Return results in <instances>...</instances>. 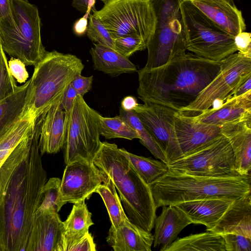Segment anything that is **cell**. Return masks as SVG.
Segmentation results:
<instances>
[{"instance_id":"17","label":"cell","mask_w":251,"mask_h":251,"mask_svg":"<svg viewBox=\"0 0 251 251\" xmlns=\"http://www.w3.org/2000/svg\"><path fill=\"white\" fill-rule=\"evenodd\" d=\"M60 101L52 105L36 121L39 127V147L41 155L57 153L63 148L67 113L61 108Z\"/></svg>"},{"instance_id":"49","label":"cell","mask_w":251,"mask_h":251,"mask_svg":"<svg viewBox=\"0 0 251 251\" xmlns=\"http://www.w3.org/2000/svg\"><path fill=\"white\" fill-rule=\"evenodd\" d=\"M201 0L212 1H214L215 2L224 4V5L234 6V5H232L230 4L226 0Z\"/></svg>"},{"instance_id":"27","label":"cell","mask_w":251,"mask_h":251,"mask_svg":"<svg viewBox=\"0 0 251 251\" xmlns=\"http://www.w3.org/2000/svg\"><path fill=\"white\" fill-rule=\"evenodd\" d=\"M226 251L224 240L210 231L191 234L174 241L164 251Z\"/></svg>"},{"instance_id":"3","label":"cell","mask_w":251,"mask_h":251,"mask_svg":"<svg viewBox=\"0 0 251 251\" xmlns=\"http://www.w3.org/2000/svg\"><path fill=\"white\" fill-rule=\"evenodd\" d=\"M93 162L113 182L129 221L151 232L154 227L156 210L151 189L117 145L101 142Z\"/></svg>"},{"instance_id":"41","label":"cell","mask_w":251,"mask_h":251,"mask_svg":"<svg viewBox=\"0 0 251 251\" xmlns=\"http://www.w3.org/2000/svg\"><path fill=\"white\" fill-rule=\"evenodd\" d=\"M93 75L84 76L81 74L77 75L71 82V84L75 90L78 96L83 97L92 88Z\"/></svg>"},{"instance_id":"23","label":"cell","mask_w":251,"mask_h":251,"mask_svg":"<svg viewBox=\"0 0 251 251\" xmlns=\"http://www.w3.org/2000/svg\"><path fill=\"white\" fill-rule=\"evenodd\" d=\"M192 3L210 21L227 33L235 37L246 29L241 11L235 5H227L212 1L192 0Z\"/></svg>"},{"instance_id":"11","label":"cell","mask_w":251,"mask_h":251,"mask_svg":"<svg viewBox=\"0 0 251 251\" xmlns=\"http://www.w3.org/2000/svg\"><path fill=\"white\" fill-rule=\"evenodd\" d=\"M168 168L190 175L216 177L240 176L228 139L222 135L168 164Z\"/></svg>"},{"instance_id":"39","label":"cell","mask_w":251,"mask_h":251,"mask_svg":"<svg viewBox=\"0 0 251 251\" xmlns=\"http://www.w3.org/2000/svg\"><path fill=\"white\" fill-rule=\"evenodd\" d=\"M9 72L20 83H25L29 76L25 65L19 59L12 57L8 62Z\"/></svg>"},{"instance_id":"7","label":"cell","mask_w":251,"mask_h":251,"mask_svg":"<svg viewBox=\"0 0 251 251\" xmlns=\"http://www.w3.org/2000/svg\"><path fill=\"white\" fill-rule=\"evenodd\" d=\"M186 50L214 61H221L237 50L234 37L226 32L190 0H179Z\"/></svg>"},{"instance_id":"31","label":"cell","mask_w":251,"mask_h":251,"mask_svg":"<svg viewBox=\"0 0 251 251\" xmlns=\"http://www.w3.org/2000/svg\"><path fill=\"white\" fill-rule=\"evenodd\" d=\"M129 160L135 171L148 185L166 173L169 168L164 162L131 153L124 148H119Z\"/></svg>"},{"instance_id":"34","label":"cell","mask_w":251,"mask_h":251,"mask_svg":"<svg viewBox=\"0 0 251 251\" xmlns=\"http://www.w3.org/2000/svg\"><path fill=\"white\" fill-rule=\"evenodd\" d=\"M61 179L51 177L46 182L42 189L40 205L36 211L51 210L58 212L66 203L61 199L60 188Z\"/></svg>"},{"instance_id":"1","label":"cell","mask_w":251,"mask_h":251,"mask_svg":"<svg viewBox=\"0 0 251 251\" xmlns=\"http://www.w3.org/2000/svg\"><path fill=\"white\" fill-rule=\"evenodd\" d=\"M35 125L0 167V251H26L47 181Z\"/></svg>"},{"instance_id":"28","label":"cell","mask_w":251,"mask_h":251,"mask_svg":"<svg viewBox=\"0 0 251 251\" xmlns=\"http://www.w3.org/2000/svg\"><path fill=\"white\" fill-rule=\"evenodd\" d=\"M35 123L26 113L0 136V167L17 146L33 130Z\"/></svg>"},{"instance_id":"29","label":"cell","mask_w":251,"mask_h":251,"mask_svg":"<svg viewBox=\"0 0 251 251\" xmlns=\"http://www.w3.org/2000/svg\"><path fill=\"white\" fill-rule=\"evenodd\" d=\"M30 80L0 100V136L20 117Z\"/></svg>"},{"instance_id":"12","label":"cell","mask_w":251,"mask_h":251,"mask_svg":"<svg viewBox=\"0 0 251 251\" xmlns=\"http://www.w3.org/2000/svg\"><path fill=\"white\" fill-rule=\"evenodd\" d=\"M251 75V58L234 53L221 61V69L214 78L201 92L196 100L177 111L181 115L197 116L211 108L215 100L225 102L236 88Z\"/></svg>"},{"instance_id":"21","label":"cell","mask_w":251,"mask_h":251,"mask_svg":"<svg viewBox=\"0 0 251 251\" xmlns=\"http://www.w3.org/2000/svg\"><path fill=\"white\" fill-rule=\"evenodd\" d=\"M162 207L161 214L154 221L153 242V247H161L160 251H164L182 229L193 223L187 214L176 205Z\"/></svg>"},{"instance_id":"52","label":"cell","mask_w":251,"mask_h":251,"mask_svg":"<svg viewBox=\"0 0 251 251\" xmlns=\"http://www.w3.org/2000/svg\"><path fill=\"white\" fill-rule=\"evenodd\" d=\"M147 0V1H148L150 2H152L153 1H154L155 0Z\"/></svg>"},{"instance_id":"38","label":"cell","mask_w":251,"mask_h":251,"mask_svg":"<svg viewBox=\"0 0 251 251\" xmlns=\"http://www.w3.org/2000/svg\"><path fill=\"white\" fill-rule=\"evenodd\" d=\"M221 235L224 240L226 251H251V237L234 233Z\"/></svg>"},{"instance_id":"47","label":"cell","mask_w":251,"mask_h":251,"mask_svg":"<svg viewBox=\"0 0 251 251\" xmlns=\"http://www.w3.org/2000/svg\"><path fill=\"white\" fill-rule=\"evenodd\" d=\"M136 99L132 96H126L123 99L121 102V108L129 111L133 110L138 105Z\"/></svg>"},{"instance_id":"13","label":"cell","mask_w":251,"mask_h":251,"mask_svg":"<svg viewBox=\"0 0 251 251\" xmlns=\"http://www.w3.org/2000/svg\"><path fill=\"white\" fill-rule=\"evenodd\" d=\"M133 110L158 143L169 163L183 156L175 129L177 111L148 101L138 103Z\"/></svg>"},{"instance_id":"9","label":"cell","mask_w":251,"mask_h":251,"mask_svg":"<svg viewBox=\"0 0 251 251\" xmlns=\"http://www.w3.org/2000/svg\"><path fill=\"white\" fill-rule=\"evenodd\" d=\"M93 15L114 39L134 36L147 43L153 33L156 17L152 3L145 0H108Z\"/></svg>"},{"instance_id":"19","label":"cell","mask_w":251,"mask_h":251,"mask_svg":"<svg viewBox=\"0 0 251 251\" xmlns=\"http://www.w3.org/2000/svg\"><path fill=\"white\" fill-rule=\"evenodd\" d=\"M192 117L199 122L217 126L251 119V90L227 99L218 109L210 108Z\"/></svg>"},{"instance_id":"37","label":"cell","mask_w":251,"mask_h":251,"mask_svg":"<svg viewBox=\"0 0 251 251\" xmlns=\"http://www.w3.org/2000/svg\"><path fill=\"white\" fill-rule=\"evenodd\" d=\"M17 86L9 72L8 61L2 48L0 50V100L14 92Z\"/></svg>"},{"instance_id":"36","label":"cell","mask_w":251,"mask_h":251,"mask_svg":"<svg viewBox=\"0 0 251 251\" xmlns=\"http://www.w3.org/2000/svg\"><path fill=\"white\" fill-rule=\"evenodd\" d=\"M115 50L124 56L128 58L137 51L147 48V43L141 37L126 36L114 39Z\"/></svg>"},{"instance_id":"43","label":"cell","mask_w":251,"mask_h":251,"mask_svg":"<svg viewBox=\"0 0 251 251\" xmlns=\"http://www.w3.org/2000/svg\"><path fill=\"white\" fill-rule=\"evenodd\" d=\"M78 96L77 92L70 83L60 101V106L61 109L66 113H68L72 108L75 99Z\"/></svg>"},{"instance_id":"14","label":"cell","mask_w":251,"mask_h":251,"mask_svg":"<svg viewBox=\"0 0 251 251\" xmlns=\"http://www.w3.org/2000/svg\"><path fill=\"white\" fill-rule=\"evenodd\" d=\"M108 179L93 161L79 158L66 164L61 180V200L75 203L89 199L97 188Z\"/></svg>"},{"instance_id":"32","label":"cell","mask_w":251,"mask_h":251,"mask_svg":"<svg viewBox=\"0 0 251 251\" xmlns=\"http://www.w3.org/2000/svg\"><path fill=\"white\" fill-rule=\"evenodd\" d=\"M120 115L137 132L140 143L157 159L168 165V160L162 149L151 134L146 128L133 110L126 111L120 109Z\"/></svg>"},{"instance_id":"50","label":"cell","mask_w":251,"mask_h":251,"mask_svg":"<svg viewBox=\"0 0 251 251\" xmlns=\"http://www.w3.org/2000/svg\"><path fill=\"white\" fill-rule=\"evenodd\" d=\"M227 2L232 5H235L234 0H226Z\"/></svg>"},{"instance_id":"8","label":"cell","mask_w":251,"mask_h":251,"mask_svg":"<svg viewBox=\"0 0 251 251\" xmlns=\"http://www.w3.org/2000/svg\"><path fill=\"white\" fill-rule=\"evenodd\" d=\"M151 3L156 22L147 44L145 69L162 66L184 54L187 50L179 0H155Z\"/></svg>"},{"instance_id":"10","label":"cell","mask_w":251,"mask_h":251,"mask_svg":"<svg viewBox=\"0 0 251 251\" xmlns=\"http://www.w3.org/2000/svg\"><path fill=\"white\" fill-rule=\"evenodd\" d=\"M99 115L87 104L83 97L77 96L72 108L67 113L63 148L66 164L79 158L93 161L101 144Z\"/></svg>"},{"instance_id":"20","label":"cell","mask_w":251,"mask_h":251,"mask_svg":"<svg viewBox=\"0 0 251 251\" xmlns=\"http://www.w3.org/2000/svg\"><path fill=\"white\" fill-rule=\"evenodd\" d=\"M209 231L220 235L234 233L251 237V192L234 200Z\"/></svg>"},{"instance_id":"42","label":"cell","mask_w":251,"mask_h":251,"mask_svg":"<svg viewBox=\"0 0 251 251\" xmlns=\"http://www.w3.org/2000/svg\"><path fill=\"white\" fill-rule=\"evenodd\" d=\"M96 251V246L93 237L89 232L78 240L69 250V251Z\"/></svg>"},{"instance_id":"18","label":"cell","mask_w":251,"mask_h":251,"mask_svg":"<svg viewBox=\"0 0 251 251\" xmlns=\"http://www.w3.org/2000/svg\"><path fill=\"white\" fill-rule=\"evenodd\" d=\"M221 131L232 147L237 172L241 176L251 175V119L222 125Z\"/></svg>"},{"instance_id":"51","label":"cell","mask_w":251,"mask_h":251,"mask_svg":"<svg viewBox=\"0 0 251 251\" xmlns=\"http://www.w3.org/2000/svg\"><path fill=\"white\" fill-rule=\"evenodd\" d=\"M2 48V45H1V39H0V50Z\"/></svg>"},{"instance_id":"6","label":"cell","mask_w":251,"mask_h":251,"mask_svg":"<svg viewBox=\"0 0 251 251\" xmlns=\"http://www.w3.org/2000/svg\"><path fill=\"white\" fill-rule=\"evenodd\" d=\"M14 25L0 18V37L5 52L25 65L35 66L45 55L37 6L28 0H10Z\"/></svg>"},{"instance_id":"48","label":"cell","mask_w":251,"mask_h":251,"mask_svg":"<svg viewBox=\"0 0 251 251\" xmlns=\"http://www.w3.org/2000/svg\"><path fill=\"white\" fill-rule=\"evenodd\" d=\"M89 0H73L72 6L80 12L85 13L88 9Z\"/></svg>"},{"instance_id":"46","label":"cell","mask_w":251,"mask_h":251,"mask_svg":"<svg viewBox=\"0 0 251 251\" xmlns=\"http://www.w3.org/2000/svg\"><path fill=\"white\" fill-rule=\"evenodd\" d=\"M251 90V75L240 83L234 91L231 97H238Z\"/></svg>"},{"instance_id":"30","label":"cell","mask_w":251,"mask_h":251,"mask_svg":"<svg viewBox=\"0 0 251 251\" xmlns=\"http://www.w3.org/2000/svg\"><path fill=\"white\" fill-rule=\"evenodd\" d=\"M95 193L99 194L102 199L109 216L111 227L117 228L129 220L110 177H108L105 182L100 184Z\"/></svg>"},{"instance_id":"2","label":"cell","mask_w":251,"mask_h":251,"mask_svg":"<svg viewBox=\"0 0 251 251\" xmlns=\"http://www.w3.org/2000/svg\"><path fill=\"white\" fill-rule=\"evenodd\" d=\"M221 61L186 53L164 65L138 71L137 94L144 102L162 105L176 111L187 106L214 78Z\"/></svg>"},{"instance_id":"45","label":"cell","mask_w":251,"mask_h":251,"mask_svg":"<svg viewBox=\"0 0 251 251\" xmlns=\"http://www.w3.org/2000/svg\"><path fill=\"white\" fill-rule=\"evenodd\" d=\"M0 18L8 24L14 25L10 0H0Z\"/></svg>"},{"instance_id":"53","label":"cell","mask_w":251,"mask_h":251,"mask_svg":"<svg viewBox=\"0 0 251 251\" xmlns=\"http://www.w3.org/2000/svg\"><path fill=\"white\" fill-rule=\"evenodd\" d=\"M101 0V1H102L103 2L105 3L107 1H108V0Z\"/></svg>"},{"instance_id":"22","label":"cell","mask_w":251,"mask_h":251,"mask_svg":"<svg viewBox=\"0 0 251 251\" xmlns=\"http://www.w3.org/2000/svg\"><path fill=\"white\" fill-rule=\"evenodd\" d=\"M236 199L210 198L182 202L176 205L184 211L193 222L201 224L210 230L218 223Z\"/></svg>"},{"instance_id":"35","label":"cell","mask_w":251,"mask_h":251,"mask_svg":"<svg viewBox=\"0 0 251 251\" xmlns=\"http://www.w3.org/2000/svg\"><path fill=\"white\" fill-rule=\"evenodd\" d=\"M87 35L96 44L115 49L114 39L100 21L93 14L89 16Z\"/></svg>"},{"instance_id":"44","label":"cell","mask_w":251,"mask_h":251,"mask_svg":"<svg viewBox=\"0 0 251 251\" xmlns=\"http://www.w3.org/2000/svg\"><path fill=\"white\" fill-rule=\"evenodd\" d=\"M94 4L92 3H89L88 6V9L87 11L85 12V15L83 17L79 19L75 23L74 25V31L78 36H81L83 35L85 31H86L87 25H88V21L87 19L89 17V14L91 10L93 8V6Z\"/></svg>"},{"instance_id":"26","label":"cell","mask_w":251,"mask_h":251,"mask_svg":"<svg viewBox=\"0 0 251 251\" xmlns=\"http://www.w3.org/2000/svg\"><path fill=\"white\" fill-rule=\"evenodd\" d=\"M63 223L62 251H69L71 247L88 232L89 227L94 225L92 213L87 208L85 200L74 203L70 214Z\"/></svg>"},{"instance_id":"15","label":"cell","mask_w":251,"mask_h":251,"mask_svg":"<svg viewBox=\"0 0 251 251\" xmlns=\"http://www.w3.org/2000/svg\"><path fill=\"white\" fill-rule=\"evenodd\" d=\"M63 233V223L57 212L36 211L26 251H62Z\"/></svg>"},{"instance_id":"24","label":"cell","mask_w":251,"mask_h":251,"mask_svg":"<svg viewBox=\"0 0 251 251\" xmlns=\"http://www.w3.org/2000/svg\"><path fill=\"white\" fill-rule=\"evenodd\" d=\"M153 235L129 220L117 228L110 226L106 241L114 251H151Z\"/></svg>"},{"instance_id":"25","label":"cell","mask_w":251,"mask_h":251,"mask_svg":"<svg viewBox=\"0 0 251 251\" xmlns=\"http://www.w3.org/2000/svg\"><path fill=\"white\" fill-rule=\"evenodd\" d=\"M91 48L94 68L112 76L137 71L135 65L128 59L110 48L97 44Z\"/></svg>"},{"instance_id":"16","label":"cell","mask_w":251,"mask_h":251,"mask_svg":"<svg viewBox=\"0 0 251 251\" xmlns=\"http://www.w3.org/2000/svg\"><path fill=\"white\" fill-rule=\"evenodd\" d=\"M175 129L183 156L222 135L221 126L201 123L177 112L175 115Z\"/></svg>"},{"instance_id":"33","label":"cell","mask_w":251,"mask_h":251,"mask_svg":"<svg viewBox=\"0 0 251 251\" xmlns=\"http://www.w3.org/2000/svg\"><path fill=\"white\" fill-rule=\"evenodd\" d=\"M99 131L100 135L106 139H139L137 131L120 115L114 117H104L100 114Z\"/></svg>"},{"instance_id":"5","label":"cell","mask_w":251,"mask_h":251,"mask_svg":"<svg viewBox=\"0 0 251 251\" xmlns=\"http://www.w3.org/2000/svg\"><path fill=\"white\" fill-rule=\"evenodd\" d=\"M84 68L81 60L74 54L47 51L34 66L22 112L28 114L36 122L61 100L68 85Z\"/></svg>"},{"instance_id":"4","label":"cell","mask_w":251,"mask_h":251,"mask_svg":"<svg viewBox=\"0 0 251 251\" xmlns=\"http://www.w3.org/2000/svg\"><path fill=\"white\" fill-rule=\"evenodd\" d=\"M149 186L156 209L201 199H237L251 192V175L235 177H208L170 169Z\"/></svg>"},{"instance_id":"40","label":"cell","mask_w":251,"mask_h":251,"mask_svg":"<svg viewBox=\"0 0 251 251\" xmlns=\"http://www.w3.org/2000/svg\"><path fill=\"white\" fill-rule=\"evenodd\" d=\"M251 34L246 31L241 32L234 38L237 50L240 54L251 58Z\"/></svg>"}]
</instances>
